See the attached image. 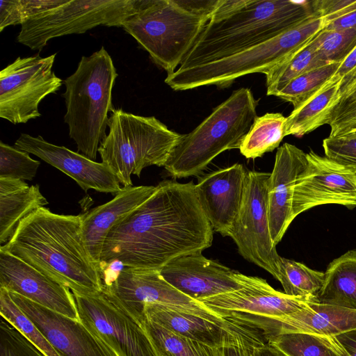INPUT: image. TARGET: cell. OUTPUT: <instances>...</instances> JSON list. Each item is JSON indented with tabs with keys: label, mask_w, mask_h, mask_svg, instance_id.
Here are the masks:
<instances>
[{
	"label": "cell",
	"mask_w": 356,
	"mask_h": 356,
	"mask_svg": "<svg viewBox=\"0 0 356 356\" xmlns=\"http://www.w3.org/2000/svg\"><path fill=\"white\" fill-rule=\"evenodd\" d=\"M213 234L195 184L162 181L147 200L109 232L100 257L101 275L114 262L160 270L179 257L209 248Z\"/></svg>",
	"instance_id": "cell-1"
},
{
	"label": "cell",
	"mask_w": 356,
	"mask_h": 356,
	"mask_svg": "<svg viewBox=\"0 0 356 356\" xmlns=\"http://www.w3.org/2000/svg\"><path fill=\"white\" fill-rule=\"evenodd\" d=\"M1 249L72 293L91 294L103 289L101 273L84 241L81 215H63L42 207L21 221Z\"/></svg>",
	"instance_id": "cell-2"
},
{
	"label": "cell",
	"mask_w": 356,
	"mask_h": 356,
	"mask_svg": "<svg viewBox=\"0 0 356 356\" xmlns=\"http://www.w3.org/2000/svg\"><path fill=\"white\" fill-rule=\"evenodd\" d=\"M313 14L312 1L219 0L179 67L228 57L280 35Z\"/></svg>",
	"instance_id": "cell-3"
},
{
	"label": "cell",
	"mask_w": 356,
	"mask_h": 356,
	"mask_svg": "<svg viewBox=\"0 0 356 356\" xmlns=\"http://www.w3.org/2000/svg\"><path fill=\"white\" fill-rule=\"evenodd\" d=\"M219 0H142L122 28L168 74L191 51Z\"/></svg>",
	"instance_id": "cell-4"
},
{
	"label": "cell",
	"mask_w": 356,
	"mask_h": 356,
	"mask_svg": "<svg viewBox=\"0 0 356 356\" xmlns=\"http://www.w3.org/2000/svg\"><path fill=\"white\" fill-rule=\"evenodd\" d=\"M118 76L111 56L102 47L89 56H83L74 72L63 81L64 121L69 136L78 152L92 161L106 136L108 113L115 109L112 91Z\"/></svg>",
	"instance_id": "cell-5"
},
{
	"label": "cell",
	"mask_w": 356,
	"mask_h": 356,
	"mask_svg": "<svg viewBox=\"0 0 356 356\" xmlns=\"http://www.w3.org/2000/svg\"><path fill=\"white\" fill-rule=\"evenodd\" d=\"M258 102L248 88H241L217 106L172 150L164 165L175 179L197 176L220 153L239 149L257 115Z\"/></svg>",
	"instance_id": "cell-6"
},
{
	"label": "cell",
	"mask_w": 356,
	"mask_h": 356,
	"mask_svg": "<svg viewBox=\"0 0 356 356\" xmlns=\"http://www.w3.org/2000/svg\"><path fill=\"white\" fill-rule=\"evenodd\" d=\"M325 26V19L314 13L280 35L238 53L190 67H178L167 75L165 83L175 91L206 86L224 88L243 76L253 73L266 74L311 41Z\"/></svg>",
	"instance_id": "cell-7"
},
{
	"label": "cell",
	"mask_w": 356,
	"mask_h": 356,
	"mask_svg": "<svg viewBox=\"0 0 356 356\" xmlns=\"http://www.w3.org/2000/svg\"><path fill=\"white\" fill-rule=\"evenodd\" d=\"M108 133L99 145L102 163L123 187L132 186L131 175L140 177L150 165L164 166L182 134L170 130L154 116H141L115 108Z\"/></svg>",
	"instance_id": "cell-8"
},
{
	"label": "cell",
	"mask_w": 356,
	"mask_h": 356,
	"mask_svg": "<svg viewBox=\"0 0 356 356\" xmlns=\"http://www.w3.org/2000/svg\"><path fill=\"white\" fill-rule=\"evenodd\" d=\"M142 0H66L21 25L17 41L42 50L55 38L84 33L98 26L121 27Z\"/></svg>",
	"instance_id": "cell-9"
},
{
	"label": "cell",
	"mask_w": 356,
	"mask_h": 356,
	"mask_svg": "<svg viewBox=\"0 0 356 356\" xmlns=\"http://www.w3.org/2000/svg\"><path fill=\"white\" fill-rule=\"evenodd\" d=\"M56 54L18 57L0 72V118L13 124L41 116L39 105L63 80L53 71Z\"/></svg>",
	"instance_id": "cell-10"
},
{
	"label": "cell",
	"mask_w": 356,
	"mask_h": 356,
	"mask_svg": "<svg viewBox=\"0 0 356 356\" xmlns=\"http://www.w3.org/2000/svg\"><path fill=\"white\" fill-rule=\"evenodd\" d=\"M72 293L79 320L118 356H157L143 325L106 290Z\"/></svg>",
	"instance_id": "cell-11"
},
{
	"label": "cell",
	"mask_w": 356,
	"mask_h": 356,
	"mask_svg": "<svg viewBox=\"0 0 356 356\" xmlns=\"http://www.w3.org/2000/svg\"><path fill=\"white\" fill-rule=\"evenodd\" d=\"M270 173L248 171L242 206L229 232L239 254L277 280L281 257L270 232L268 184Z\"/></svg>",
	"instance_id": "cell-12"
},
{
	"label": "cell",
	"mask_w": 356,
	"mask_h": 356,
	"mask_svg": "<svg viewBox=\"0 0 356 356\" xmlns=\"http://www.w3.org/2000/svg\"><path fill=\"white\" fill-rule=\"evenodd\" d=\"M103 289L113 296L141 325L146 318L145 307L149 303L175 305L217 322L227 321L177 291L163 278L158 270L124 267L113 282Z\"/></svg>",
	"instance_id": "cell-13"
},
{
	"label": "cell",
	"mask_w": 356,
	"mask_h": 356,
	"mask_svg": "<svg viewBox=\"0 0 356 356\" xmlns=\"http://www.w3.org/2000/svg\"><path fill=\"white\" fill-rule=\"evenodd\" d=\"M307 163L298 179L293 201L294 218L314 207L340 204L356 207V170L313 151L307 153Z\"/></svg>",
	"instance_id": "cell-14"
},
{
	"label": "cell",
	"mask_w": 356,
	"mask_h": 356,
	"mask_svg": "<svg viewBox=\"0 0 356 356\" xmlns=\"http://www.w3.org/2000/svg\"><path fill=\"white\" fill-rule=\"evenodd\" d=\"M225 319L255 328L264 339L284 333L337 336L356 329V310L314 300L280 317L235 314Z\"/></svg>",
	"instance_id": "cell-15"
},
{
	"label": "cell",
	"mask_w": 356,
	"mask_h": 356,
	"mask_svg": "<svg viewBox=\"0 0 356 356\" xmlns=\"http://www.w3.org/2000/svg\"><path fill=\"white\" fill-rule=\"evenodd\" d=\"M9 293L60 356H118L79 320L57 313L16 293Z\"/></svg>",
	"instance_id": "cell-16"
},
{
	"label": "cell",
	"mask_w": 356,
	"mask_h": 356,
	"mask_svg": "<svg viewBox=\"0 0 356 356\" xmlns=\"http://www.w3.org/2000/svg\"><path fill=\"white\" fill-rule=\"evenodd\" d=\"M239 277L243 284L242 288L198 302L226 318L235 314L280 317L303 308L311 300L276 291L260 277L241 273Z\"/></svg>",
	"instance_id": "cell-17"
},
{
	"label": "cell",
	"mask_w": 356,
	"mask_h": 356,
	"mask_svg": "<svg viewBox=\"0 0 356 356\" xmlns=\"http://www.w3.org/2000/svg\"><path fill=\"white\" fill-rule=\"evenodd\" d=\"M160 273L175 289L197 301L243 286L240 273L199 252L171 261L160 270Z\"/></svg>",
	"instance_id": "cell-18"
},
{
	"label": "cell",
	"mask_w": 356,
	"mask_h": 356,
	"mask_svg": "<svg viewBox=\"0 0 356 356\" xmlns=\"http://www.w3.org/2000/svg\"><path fill=\"white\" fill-rule=\"evenodd\" d=\"M14 146L33 154L64 172L85 192L92 189L115 195L122 190L118 179L107 165L64 146L50 143L41 136L34 137L21 134Z\"/></svg>",
	"instance_id": "cell-19"
},
{
	"label": "cell",
	"mask_w": 356,
	"mask_h": 356,
	"mask_svg": "<svg viewBox=\"0 0 356 356\" xmlns=\"http://www.w3.org/2000/svg\"><path fill=\"white\" fill-rule=\"evenodd\" d=\"M0 287L79 320L74 296L69 288L1 248Z\"/></svg>",
	"instance_id": "cell-20"
},
{
	"label": "cell",
	"mask_w": 356,
	"mask_h": 356,
	"mask_svg": "<svg viewBox=\"0 0 356 356\" xmlns=\"http://www.w3.org/2000/svg\"><path fill=\"white\" fill-rule=\"evenodd\" d=\"M246 171L235 163L202 177L195 184L200 204L213 231L229 236L244 198Z\"/></svg>",
	"instance_id": "cell-21"
},
{
	"label": "cell",
	"mask_w": 356,
	"mask_h": 356,
	"mask_svg": "<svg viewBox=\"0 0 356 356\" xmlns=\"http://www.w3.org/2000/svg\"><path fill=\"white\" fill-rule=\"evenodd\" d=\"M307 163V153L289 143L277 148L268 184L270 236L277 245L295 219L293 201L298 179Z\"/></svg>",
	"instance_id": "cell-22"
},
{
	"label": "cell",
	"mask_w": 356,
	"mask_h": 356,
	"mask_svg": "<svg viewBox=\"0 0 356 356\" xmlns=\"http://www.w3.org/2000/svg\"><path fill=\"white\" fill-rule=\"evenodd\" d=\"M156 188V186L122 187L111 200L81 215L83 236L99 271L102 248L111 229L147 200Z\"/></svg>",
	"instance_id": "cell-23"
},
{
	"label": "cell",
	"mask_w": 356,
	"mask_h": 356,
	"mask_svg": "<svg viewBox=\"0 0 356 356\" xmlns=\"http://www.w3.org/2000/svg\"><path fill=\"white\" fill-rule=\"evenodd\" d=\"M145 314L149 321L177 335L213 347L222 348L232 322H217L188 309L163 303H149Z\"/></svg>",
	"instance_id": "cell-24"
},
{
	"label": "cell",
	"mask_w": 356,
	"mask_h": 356,
	"mask_svg": "<svg viewBox=\"0 0 356 356\" xmlns=\"http://www.w3.org/2000/svg\"><path fill=\"white\" fill-rule=\"evenodd\" d=\"M48 201L38 185L24 180L0 178V243H7L22 220L44 207Z\"/></svg>",
	"instance_id": "cell-25"
},
{
	"label": "cell",
	"mask_w": 356,
	"mask_h": 356,
	"mask_svg": "<svg viewBox=\"0 0 356 356\" xmlns=\"http://www.w3.org/2000/svg\"><path fill=\"white\" fill-rule=\"evenodd\" d=\"M341 99V81L327 83L314 96L286 117L284 135L302 137L329 124L332 109Z\"/></svg>",
	"instance_id": "cell-26"
},
{
	"label": "cell",
	"mask_w": 356,
	"mask_h": 356,
	"mask_svg": "<svg viewBox=\"0 0 356 356\" xmlns=\"http://www.w3.org/2000/svg\"><path fill=\"white\" fill-rule=\"evenodd\" d=\"M316 302L356 310V250L334 259L327 267Z\"/></svg>",
	"instance_id": "cell-27"
},
{
	"label": "cell",
	"mask_w": 356,
	"mask_h": 356,
	"mask_svg": "<svg viewBox=\"0 0 356 356\" xmlns=\"http://www.w3.org/2000/svg\"><path fill=\"white\" fill-rule=\"evenodd\" d=\"M286 121V117L280 113H267L257 117L241 141V154L254 159L277 148L285 136Z\"/></svg>",
	"instance_id": "cell-28"
},
{
	"label": "cell",
	"mask_w": 356,
	"mask_h": 356,
	"mask_svg": "<svg viewBox=\"0 0 356 356\" xmlns=\"http://www.w3.org/2000/svg\"><path fill=\"white\" fill-rule=\"evenodd\" d=\"M286 356H348L336 336L284 333L264 339Z\"/></svg>",
	"instance_id": "cell-29"
},
{
	"label": "cell",
	"mask_w": 356,
	"mask_h": 356,
	"mask_svg": "<svg viewBox=\"0 0 356 356\" xmlns=\"http://www.w3.org/2000/svg\"><path fill=\"white\" fill-rule=\"evenodd\" d=\"M315 37L265 74L267 95L275 96L295 78L328 64L317 52Z\"/></svg>",
	"instance_id": "cell-30"
},
{
	"label": "cell",
	"mask_w": 356,
	"mask_h": 356,
	"mask_svg": "<svg viewBox=\"0 0 356 356\" xmlns=\"http://www.w3.org/2000/svg\"><path fill=\"white\" fill-rule=\"evenodd\" d=\"M142 325L157 356H222L221 348L174 334L147 317Z\"/></svg>",
	"instance_id": "cell-31"
},
{
	"label": "cell",
	"mask_w": 356,
	"mask_h": 356,
	"mask_svg": "<svg viewBox=\"0 0 356 356\" xmlns=\"http://www.w3.org/2000/svg\"><path fill=\"white\" fill-rule=\"evenodd\" d=\"M325 273L306 265L281 257L277 280L284 293L290 296L316 300L324 282Z\"/></svg>",
	"instance_id": "cell-32"
},
{
	"label": "cell",
	"mask_w": 356,
	"mask_h": 356,
	"mask_svg": "<svg viewBox=\"0 0 356 356\" xmlns=\"http://www.w3.org/2000/svg\"><path fill=\"white\" fill-rule=\"evenodd\" d=\"M339 63H330L291 81L275 97L291 103L296 109L318 93L333 76Z\"/></svg>",
	"instance_id": "cell-33"
},
{
	"label": "cell",
	"mask_w": 356,
	"mask_h": 356,
	"mask_svg": "<svg viewBox=\"0 0 356 356\" xmlns=\"http://www.w3.org/2000/svg\"><path fill=\"white\" fill-rule=\"evenodd\" d=\"M0 314L46 356H60L33 321L12 299L9 291L0 287Z\"/></svg>",
	"instance_id": "cell-34"
},
{
	"label": "cell",
	"mask_w": 356,
	"mask_h": 356,
	"mask_svg": "<svg viewBox=\"0 0 356 356\" xmlns=\"http://www.w3.org/2000/svg\"><path fill=\"white\" fill-rule=\"evenodd\" d=\"M314 44L321 58L327 63L340 64L356 47V28L319 32Z\"/></svg>",
	"instance_id": "cell-35"
},
{
	"label": "cell",
	"mask_w": 356,
	"mask_h": 356,
	"mask_svg": "<svg viewBox=\"0 0 356 356\" xmlns=\"http://www.w3.org/2000/svg\"><path fill=\"white\" fill-rule=\"evenodd\" d=\"M66 0H1L0 32L64 3Z\"/></svg>",
	"instance_id": "cell-36"
},
{
	"label": "cell",
	"mask_w": 356,
	"mask_h": 356,
	"mask_svg": "<svg viewBox=\"0 0 356 356\" xmlns=\"http://www.w3.org/2000/svg\"><path fill=\"white\" fill-rule=\"evenodd\" d=\"M40 164L28 152L0 141V178L31 181Z\"/></svg>",
	"instance_id": "cell-37"
},
{
	"label": "cell",
	"mask_w": 356,
	"mask_h": 356,
	"mask_svg": "<svg viewBox=\"0 0 356 356\" xmlns=\"http://www.w3.org/2000/svg\"><path fill=\"white\" fill-rule=\"evenodd\" d=\"M231 322V329L221 348L222 356H255V348L263 339L261 334L255 328Z\"/></svg>",
	"instance_id": "cell-38"
},
{
	"label": "cell",
	"mask_w": 356,
	"mask_h": 356,
	"mask_svg": "<svg viewBox=\"0 0 356 356\" xmlns=\"http://www.w3.org/2000/svg\"><path fill=\"white\" fill-rule=\"evenodd\" d=\"M0 356H46L18 330L1 317Z\"/></svg>",
	"instance_id": "cell-39"
},
{
	"label": "cell",
	"mask_w": 356,
	"mask_h": 356,
	"mask_svg": "<svg viewBox=\"0 0 356 356\" xmlns=\"http://www.w3.org/2000/svg\"><path fill=\"white\" fill-rule=\"evenodd\" d=\"M323 147L326 157L356 170V134L328 136L323 140Z\"/></svg>",
	"instance_id": "cell-40"
},
{
	"label": "cell",
	"mask_w": 356,
	"mask_h": 356,
	"mask_svg": "<svg viewBox=\"0 0 356 356\" xmlns=\"http://www.w3.org/2000/svg\"><path fill=\"white\" fill-rule=\"evenodd\" d=\"M339 81L342 100L356 88V47L339 65L338 70L327 83Z\"/></svg>",
	"instance_id": "cell-41"
},
{
	"label": "cell",
	"mask_w": 356,
	"mask_h": 356,
	"mask_svg": "<svg viewBox=\"0 0 356 356\" xmlns=\"http://www.w3.org/2000/svg\"><path fill=\"white\" fill-rule=\"evenodd\" d=\"M356 5V0H316L312 1L313 13L330 22Z\"/></svg>",
	"instance_id": "cell-42"
},
{
	"label": "cell",
	"mask_w": 356,
	"mask_h": 356,
	"mask_svg": "<svg viewBox=\"0 0 356 356\" xmlns=\"http://www.w3.org/2000/svg\"><path fill=\"white\" fill-rule=\"evenodd\" d=\"M356 28V5L339 17L326 23V30H346Z\"/></svg>",
	"instance_id": "cell-43"
},
{
	"label": "cell",
	"mask_w": 356,
	"mask_h": 356,
	"mask_svg": "<svg viewBox=\"0 0 356 356\" xmlns=\"http://www.w3.org/2000/svg\"><path fill=\"white\" fill-rule=\"evenodd\" d=\"M336 337L348 353V356H356V329L337 335Z\"/></svg>",
	"instance_id": "cell-44"
},
{
	"label": "cell",
	"mask_w": 356,
	"mask_h": 356,
	"mask_svg": "<svg viewBox=\"0 0 356 356\" xmlns=\"http://www.w3.org/2000/svg\"><path fill=\"white\" fill-rule=\"evenodd\" d=\"M255 356H286L274 345L263 339L255 348Z\"/></svg>",
	"instance_id": "cell-45"
},
{
	"label": "cell",
	"mask_w": 356,
	"mask_h": 356,
	"mask_svg": "<svg viewBox=\"0 0 356 356\" xmlns=\"http://www.w3.org/2000/svg\"><path fill=\"white\" fill-rule=\"evenodd\" d=\"M353 99H356V88L346 98H345L342 100ZM342 100H341V101H342Z\"/></svg>",
	"instance_id": "cell-46"
},
{
	"label": "cell",
	"mask_w": 356,
	"mask_h": 356,
	"mask_svg": "<svg viewBox=\"0 0 356 356\" xmlns=\"http://www.w3.org/2000/svg\"><path fill=\"white\" fill-rule=\"evenodd\" d=\"M353 133H355V134H356V131H355V132H353Z\"/></svg>",
	"instance_id": "cell-47"
}]
</instances>
